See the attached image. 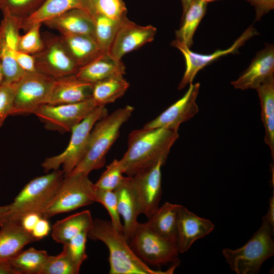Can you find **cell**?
Listing matches in <instances>:
<instances>
[{
  "instance_id": "cell-1",
  "label": "cell",
  "mask_w": 274,
  "mask_h": 274,
  "mask_svg": "<svg viewBox=\"0 0 274 274\" xmlns=\"http://www.w3.org/2000/svg\"><path fill=\"white\" fill-rule=\"evenodd\" d=\"M179 136L178 130L165 128L132 130L128 135L127 150L119 160L123 174L133 176L160 161L165 162Z\"/></svg>"
},
{
  "instance_id": "cell-2",
  "label": "cell",
  "mask_w": 274,
  "mask_h": 274,
  "mask_svg": "<svg viewBox=\"0 0 274 274\" xmlns=\"http://www.w3.org/2000/svg\"><path fill=\"white\" fill-rule=\"evenodd\" d=\"M88 237L102 242L109 253L110 274H170L178 265L176 263L168 269H153L134 252L123 233L117 230L110 221L93 219Z\"/></svg>"
},
{
  "instance_id": "cell-3",
  "label": "cell",
  "mask_w": 274,
  "mask_h": 274,
  "mask_svg": "<svg viewBox=\"0 0 274 274\" xmlns=\"http://www.w3.org/2000/svg\"><path fill=\"white\" fill-rule=\"evenodd\" d=\"M133 111V107L127 105L96 122L91 131L86 152L71 174L88 176L92 171L104 166L107 154L117 139L121 127Z\"/></svg>"
},
{
  "instance_id": "cell-4",
  "label": "cell",
  "mask_w": 274,
  "mask_h": 274,
  "mask_svg": "<svg viewBox=\"0 0 274 274\" xmlns=\"http://www.w3.org/2000/svg\"><path fill=\"white\" fill-rule=\"evenodd\" d=\"M64 177L62 170L57 169L36 177L19 192L0 219V226L7 222H20L25 215L41 214L57 192Z\"/></svg>"
},
{
  "instance_id": "cell-5",
  "label": "cell",
  "mask_w": 274,
  "mask_h": 274,
  "mask_svg": "<svg viewBox=\"0 0 274 274\" xmlns=\"http://www.w3.org/2000/svg\"><path fill=\"white\" fill-rule=\"evenodd\" d=\"M273 232L265 215L260 227L244 246L235 250L224 249L222 254L230 269L237 274L257 273L264 262L274 254Z\"/></svg>"
},
{
  "instance_id": "cell-6",
  "label": "cell",
  "mask_w": 274,
  "mask_h": 274,
  "mask_svg": "<svg viewBox=\"0 0 274 274\" xmlns=\"http://www.w3.org/2000/svg\"><path fill=\"white\" fill-rule=\"evenodd\" d=\"M105 106L96 107L82 121L73 128L68 145L61 153L46 158L42 163L45 172L58 169L62 166L64 176L70 175L84 157L91 131L97 121L106 116Z\"/></svg>"
},
{
  "instance_id": "cell-7",
  "label": "cell",
  "mask_w": 274,
  "mask_h": 274,
  "mask_svg": "<svg viewBox=\"0 0 274 274\" xmlns=\"http://www.w3.org/2000/svg\"><path fill=\"white\" fill-rule=\"evenodd\" d=\"M95 190L94 183L88 175L71 174L65 176L56 194L40 215L48 219L91 204L95 202Z\"/></svg>"
},
{
  "instance_id": "cell-8",
  "label": "cell",
  "mask_w": 274,
  "mask_h": 274,
  "mask_svg": "<svg viewBox=\"0 0 274 274\" xmlns=\"http://www.w3.org/2000/svg\"><path fill=\"white\" fill-rule=\"evenodd\" d=\"M128 242L136 255L148 265L179 262L177 245L158 235L146 222H139Z\"/></svg>"
},
{
  "instance_id": "cell-9",
  "label": "cell",
  "mask_w": 274,
  "mask_h": 274,
  "mask_svg": "<svg viewBox=\"0 0 274 274\" xmlns=\"http://www.w3.org/2000/svg\"><path fill=\"white\" fill-rule=\"evenodd\" d=\"M54 80L38 72H26L17 83L11 115L34 114L47 104Z\"/></svg>"
},
{
  "instance_id": "cell-10",
  "label": "cell",
  "mask_w": 274,
  "mask_h": 274,
  "mask_svg": "<svg viewBox=\"0 0 274 274\" xmlns=\"http://www.w3.org/2000/svg\"><path fill=\"white\" fill-rule=\"evenodd\" d=\"M97 106L92 98L72 104L41 106L34 113L47 129L71 132Z\"/></svg>"
},
{
  "instance_id": "cell-11",
  "label": "cell",
  "mask_w": 274,
  "mask_h": 274,
  "mask_svg": "<svg viewBox=\"0 0 274 274\" xmlns=\"http://www.w3.org/2000/svg\"><path fill=\"white\" fill-rule=\"evenodd\" d=\"M44 46L33 54L36 71L54 79L76 74L79 67L67 51L60 37L46 36Z\"/></svg>"
},
{
  "instance_id": "cell-12",
  "label": "cell",
  "mask_w": 274,
  "mask_h": 274,
  "mask_svg": "<svg viewBox=\"0 0 274 274\" xmlns=\"http://www.w3.org/2000/svg\"><path fill=\"white\" fill-rule=\"evenodd\" d=\"M165 162L160 161L133 176H128L141 214L147 218L159 207L162 196L161 169Z\"/></svg>"
},
{
  "instance_id": "cell-13",
  "label": "cell",
  "mask_w": 274,
  "mask_h": 274,
  "mask_svg": "<svg viewBox=\"0 0 274 274\" xmlns=\"http://www.w3.org/2000/svg\"><path fill=\"white\" fill-rule=\"evenodd\" d=\"M258 34L256 29L253 26H250L229 48L224 50L219 49L210 54L193 52L187 46L176 40L172 42L171 46L177 48L182 53L186 63L185 71L179 84L178 89H182L188 84L192 83L196 74L201 69L223 56L236 53L248 40Z\"/></svg>"
},
{
  "instance_id": "cell-14",
  "label": "cell",
  "mask_w": 274,
  "mask_h": 274,
  "mask_svg": "<svg viewBox=\"0 0 274 274\" xmlns=\"http://www.w3.org/2000/svg\"><path fill=\"white\" fill-rule=\"evenodd\" d=\"M200 84H189L185 94L153 120L144 126L146 128H165L178 130L180 125L191 119L198 112L196 100Z\"/></svg>"
},
{
  "instance_id": "cell-15",
  "label": "cell",
  "mask_w": 274,
  "mask_h": 274,
  "mask_svg": "<svg viewBox=\"0 0 274 274\" xmlns=\"http://www.w3.org/2000/svg\"><path fill=\"white\" fill-rule=\"evenodd\" d=\"M157 29L154 26L140 25L125 16L120 21L108 52L115 59L121 60L126 54L153 41Z\"/></svg>"
},
{
  "instance_id": "cell-16",
  "label": "cell",
  "mask_w": 274,
  "mask_h": 274,
  "mask_svg": "<svg viewBox=\"0 0 274 274\" xmlns=\"http://www.w3.org/2000/svg\"><path fill=\"white\" fill-rule=\"evenodd\" d=\"M214 228L211 221L197 216L180 205L177 216L176 241L179 253L188 251L196 241L207 235Z\"/></svg>"
},
{
  "instance_id": "cell-17",
  "label": "cell",
  "mask_w": 274,
  "mask_h": 274,
  "mask_svg": "<svg viewBox=\"0 0 274 274\" xmlns=\"http://www.w3.org/2000/svg\"><path fill=\"white\" fill-rule=\"evenodd\" d=\"M274 73V47L266 43L265 47L258 51L250 65L239 78L231 82L235 89H256Z\"/></svg>"
},
{
  "instance_id": "cell-18",
  "label": "cell",
  "mask_w": 274,
  "mask_h": 274,
  "mask_svg": "<svg viewBox=\"0 0 274 274\" xmlns=\"http://www.w3.org/2000/svg\"><path fill=\"white\" fill-rule=\"evenodd\" d=\"M93 84L76 75L55 79L47 104L76 103L91 98Z\"/></svg>"
},
{
  "instance_id": "cell-19",
  "label": "cell",
  "mask_w": 274,
  "mask_h": 274,
  "mask_svg": "<svg viewBox=\"0 0 274 274\" xmlns=\"http://www.w3.org/2000/svg\"><path fill=\"white\" fill-rule=\"evenodd\" d=\"M43 23L50 28L57 30L61 35H83L95 39L94 18L83 9L70 10Z\"/></svg>"
},
{
  "instance_id": "cell-20",
  "label": "cell",
  "mask_w": 274,
  "mask_h": 274,
  "mask_svg": "<svg viewBox=\"0 0 274 274\" xmlns=\"http://www.w3.org/2000/svg\"><path fill=\"white\" fill-rule=\"evenodd\" d=\"M125 74V66L109 52H102L94 59L78 68L76 76L86 82L94 84L105 79Z\"/></svg>"
},
{
  "instance_id": "cell-21",
  "label": "cell",
  "mask_w": 274,
  "mask_h": 274,
  "mask_svg": "<svg viewBox=\"0 0 274 274\" xmlns=\"http://www.w3.org/2000/svg\"><path fill=\"white\" fill-rule=\"evenodd\" d=\"M0 227V261L10 260L26 245L36 241L20 222H7Z\"/></svg>"
},
{
  "instance_id": "cell-22",
  "label": "cell",
  "mask_w": 274,
  "mask_h": 274,
  "mask_svg": "<svg viewBox=\"0 0 274 274\" xmlns=\"http://www.w3.org/2000/svg\"><path fill=\"white\" fill-rule=\"evenodd\" d=\"M114 191L117 198L119 213L123 221V235L128 241L139 223L138 218L141 214L128 176L125 177Z\"/></svg>"
},
{
  "instance_id": "cell-23",
  "label": "cell",
  "mask_w": 274,
  "mask_h": 274,
  "mask_svg": "<svg viewBox=\"0 0 274 274\" xmlns=\"http://www.w3.org/2000/svg\"><path fill=\"white\" fill-rule=\"evenodd\" d=\"M60 37L67 51L79 68L103 52L92 37L78 34H64Z\"/></svg>"
},
{
  "instance_id": "cell-24",
  "label": "cell",
  "mask_w": 274,
  "mask_h": 274,
  "mask_svg": "<svg viewBox=\"0 0 274 274\" xmlns=\"http://www.w3.org/2000/svg\"><path fill=\"white\" fill-rule=\"evenodd\" d=\"M180 206L166 202L158 207L146 222L152 231L176 245L177 216Z\"/></svg>"
},
{
  "instance_id": "cell-25",
  "label": "cell",
  "mask_w": 274,
  "mask_h": 274,
  "mask_svg": "<svg viewBox=\"0 0 274 274\" xmlns=\"http://www.w3.org/2000/svg\"><path fill=\"white\" fill-rule=\"evenodd\" d=\"M93 221L89 210L75 213L54 224L52 228V237L56 243L63 245L76 235L83 232H88Z\"/></svg>"
},
{
  "instance_id": "cell-26",
  "label": "cell",
  "mask_w": 274,
  "mask_h": 274,
  "mask_svg": "<svg viewBox=\"0 0 274 274\" xmlns=\"http://www.w3.org/2000/svg\"><path fill=\"white\" fill-rule=\"evenodd\" d=\"M75 9H83L88 12L85 0H45L35 12L22 22V29L27 31L35 24H43Z\"/></svg>"
},
{
  "instance_id": "cell-27",
  "label": "cell",
  "mask_w": 274,
  "mask_h": 274,
  "mask_svg": "<svg viewBox=\"0 0 274 274\" xmlns=\"http://www.w3.org/2000/svg\"><path fill=\"white\" fill-rule=\"evenodd\" d=\"M259 97L261 119L265 129L264 141L274 158V77H270L255 89Z\"/></svg>"
},
{
  "instance_id": "cell-28",
  "label": "cell",
  "mask_w": 274,
  "mask_h": 274,
  "mask_svg": "<svg viewBox=\"0 0 274 274\" xmlns=\"http://www.w3.org/2000/svg\"><path fill=\"white\" fill-rule=\"evenodd\" d=\"M207 3L203 0H191L190 5L182 15L180 28L175 31L176 40L190 48L193 43L194 34L207 12Z\"/></svg>"
},
{
  "instance_id": "cell-29",
  "label": "cell",
  "mask_w": 274,
  "mask_h": 274,
  "mask_svg": "<svg viewBox=\"0 0 274 274\" xmlns=\"http://www.w3.org/2000/svg\"><path fill=\"white\" fill-rule=\"evenodd\" d=\"M129 86L123 76H117L93 84L91 98L97 107L105 106L121 97Z\"/></svg>"
},
{
  "instance_id": "cell-30",
  "label": "cell",
  "mask_w": 274,
  "mask_h": 274,
  "mask_svg": "<svg viewBox=\"0 0 274 274\" xmlns=\"http://www.w3.org/2000/svg\"><path fill=\"white\" fill-rule=\"evenodd\" d=\"M48 255L32 247L22 250L9 261L17 274H41Z\"/></svg>"
},
{
  "instance_id": "cell-31",
  "label": "cell",
  "mask_w": 274,
  "mask_h": 274,
  "mask_svg": "<svg viewBox=\"0 0 274 274\" xmlns=\"http://www.w3.org/2000/svg\"><path fill=\"white\" fill-rule=\"evenodd\" d=\"M95 39L103 52H108L119 28L120 21H115L99 14L93 16Z\"/></svg>"
},
{
  "instance_id": "cell-32",
  "label": "cell",
  "mask_w": 274,
  "mask_h": 274,
  "mask_svg": "<svg viewBox=\"0 0 274 274\" xmlns=\"http://www.w3.org/2000/svg\"><path fill=\"white\" fill-rule=\"evenodd\" d=\"M45 0H0V10L22 21L35 12Z\"/></svg>"
},
{
  "instance_id": "cell-33",
  "label": "cell",
  "mask_w": 274,
  "mask_h": 274,
  "mask_svg": "<svg viewBox=\"0 0 274 274\" xmlns=\"http://www.w3.org/2000/svg\"><path fill=\"white\" fill-rule=\"evenodd\" d=\"M12 50L0 41V64L4 75V82L17 83L26 73L14 58Z\"/></svg>"
},
{
  "instance_id": "cell-34",
  "label": "cell",
  "mask_w": 274,
  "mask_h": 274,
  "mask_svg": "<svg viewBox=\"0 0 274 274\" xmlns=\"http://www.w3.org/2000/svg\"><path fill=\"white\" fill-rule=\"evenodd\" d=\"M3 15L0 24V40L10 49L17 50L22 21L7 13Z\"/></svg>"
},
{
  "instance_id": "cell-35",
  "label": "cell",
  "mask_w": 274,
  "mask_h": 274,
  "mask_svg": "<svg viewBox=\"0 0 274 274\" xmlns=\"http://www.w3.org/2000/svg\"><path fill=\"white\" fill-rule=\"evenodd\" d=\"M79 271L65 252L62 250L57 255H48L41 274H77Z\"/></svg>"
},
{
  "instance_id": "cell-36",
  "label": "cell",
  "mask_w": 274,
  "mask_h": 274,
  "mask_svg": "<svg viewBox=\"0 0 274 274\" xmlns=\"http://www.w3.org/2000/svg\"><path fill=\"white\" fill-rule=\"evenodd\" d=\"M95 202L101 204L106 209L110 216V221L114 226L123 232V226L121 222V217L118 209L117 198L115 191L95 187Z\"/></svg>"
},
{
  "instance_id": "cell-37",
  "label": "cell",
  "mask_w": 274,
  "mask_h": 274,
  "mask_svg": "<svg viewBox=\"0 0 274 274\" xmlns=\"http://www.w3.org/2000/svg\"><path fill=\"white\" fill-rule=\"evenodd\" d=\"M119 160L114 159L107 166L97 182V188L114 191L122 183L125 177Z\"/></svg>"
},
{
  "instance_id": "cell-38",
  "label": "cell",
  "mask_w": 274,
  "mask_h": 274,
  "mask_svg": "<svg viewBox=\"0 0 274 274\" xmlns=\"http://www.w3.org/2000/svg\"><path fill=\"white\" fill-rule=\"evenodd\" d=\"M42 24L32 25L23 35H20L17 50L31 55L40 52L43 47V39L41 36L40 28Z\"/></svg>"
},
{
  "instance_id": "cell-39",
  "label": "cell",
  "mask_w": 274,
  "mask_h": 274,
  "mask_svg": "<svg viewBox=\"0 0 274 274\" xmlns=\"http://www.w3.org/2000/svg\"><path fill=\"white\" fill-rule=\"evenodd\" d=\"M88 232H81L63 245L64 250L76 267L80 270L83 262L87 258L86 243Z\"/></svg>"
},
{
  "instance_id": "cell-40",
  "label": "cell",
  "mask_w": 274,
  "mask_h": 274,
  "mask_svg": "<svg viewBox=\"0 0 274 274\" xmlns=\"http://www.w3.org/2000/svg\"><path fill=\"white\" fill-rule=\"evenodd\" d=\"M126 10L122 0H98L93 16L99 14L115 21H120L126 16Z\"/></svg>"
},
{
  "instance_id": "cell-41",
  "label": "cell",
  "mask_w": 274,
  "mask_h": 274,
  "mask_svg": "<svg viewBox=\"0 0 274 274\" xmlns=\"http://www.w3.org/2000/svg\"><path fill=\"white\" fill-rule=\"evenodd\" d=\"M17 83L3 82L0 86V127L12 115Z\"/></svg>"
},
{
  "instance_id": "cell-42",
  "label": "cell",
  "mask_w": 274,
  "mask_h": 274,
  "mask_svg": "<svg viewBox=\"0 0 274 274\" xmlns=\"http://www.w3.org/2000/svg\"><path fill=\"white\" fill-rule=\"evenodd\" d=\"M12 53L19 65L24 71L27 73L37 72L33 55L17 50H12Z\"/></svg>"
},
{
  "instance_id": "cell-43",
  "label": "cell",
  "mask_w": 274,
  "mask_h": 274,
  "mask_svg": "<svg viewBox=\"0 0 274 274\" xmlns=\"http://www.w3.org/2000/svg\"><path fill=\"white\" fill-rule=\"evenodd\" d=\"M255 8V20H260L262 17L274 9V0H246Z\"/></svg>"
},
{
  "instance_id": "cell-44",
  "label": "cell",
  "mask_w": 274,
  "mask_h": 274,
  "mask_svg": "<svg viewBox=\"0 0 274 274\" xmlns=\"http://www.w3.org/2000/svg\"><path fill=\"white\" fill-rule=\"evenodd\" d=\"M51 230V226L48 219L41 217L30 233L37 241L47 236Z\"/></svg>"
},
{
  "instance_id": "cell-45",
  "label": "cell",
  "mask_w": 274,
  "mask_h": 274,
  "mask_svg": "<svg viewBox=\"0 0 274 274\" xmlns=\"http://www.w3.org/2000/svg\"><path fill=\"white\" fill-rule=\"evenodd\" d=\"M41 217V215L38 213H29L21 218L20 223L25 231L31 233L36 224Z\"/></svg>"
},
{
  "instance_id": "cell-46",
  "label": "cell",
  "mask_w": 274,
  "mask_h": 274,
  "mask_svg": "<svg viewBox=\"0 0 274 274\" xmlns=\"http://www.w3.org/2000/svg\"><path fill=\"white\" fill-rule=\"evenodd\" d=\"M0 274H17L9 261H0Z\"/></svg>"
},
{
  "instance_id": "cell-47",
  "label": "cell",
  "mask_w": 274,
  "mask_h": 274,
  "mask_svg": "<svg viewBox=\"0 0 274 274\" xmlns=\"http://www.w3.org/2000/svg\"><path fill=\"white\" fill-rule=\"evenodd\" d=\"M265 216L268 219L271 225L274 228V193L271 196L269 201V208Z\"/></svg>"
},
{
  "instance_id": "cell-48",
  "label": "cell",
  "mask_w": 274,
  "mask_h": 274,
  "mask_svg": "<svg viewBox=\"0 0 274 274\" xmlns=\"http://www.w3.org/2000/svg\"><path fill=\"white\" fill-rule=\"evenodd\" d=\"M98 0H85L88 12L93 17L95 5Z\"/></svg>"
},
{
  "instance_id": "cell-49",
  "label": "cell",
  "mask_w": 274,
  "mask_h": 274,
  "mask_svg": "<svg viewBox=\"0 0 274 274\" xmlns=\"http://www.w3.org/2000/svg\"><path fill=\"white\" fill-rule=\"evenodd\" d=\"M181 1L183 8V14H184L188 8L191 0H181Z\"/></svg>"
},
{
  "instance_id": "cell-50",
  "label": "cell",
  "mask_w": 274,
  "mask_h": 274,
  "mask_svg": "<svg viewBox=\"0 0 274 274\" xmlns=\"http://www.w3.org/2000/svg\"><path fill=\"white\" fill-rule=\"evenodd\" d=\"M8 209V206H0V219L4 213L7 211Z\"/></svg>"
},
{
  "instance_id": "cell-51",
  "label": "cell",
  "mask_w": 274,
  "mask_h": 274,
  "mask_svg": "<svg viewBox=\"0 0 274 274\" xmlns=\"http://www.w3.org/2000/svg\"><path fill=\"white\" fill-rule=\"evenodd\" d=\"M3 82H4V75H3L2 69L1 67V65L0 64V86L2 84Z\"/></svg>"
},
{
  "instance_id": "cell-52",
  "label": "cell",
  "mask_w": 274,
  "mask_h": 274,
  "mask_svg": "<svg viewBox=\"0 0 274 274\" xmlns=\"http://www.w3.org/2000/svg\"><path fill=\"white\" fill-rule=\"evenodd\" d=\"M203 1H205L206 2L208 3L209 2H212L217 1V0H203Z\"/></svg>"
}]
</instances>
